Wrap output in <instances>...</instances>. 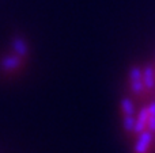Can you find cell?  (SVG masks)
<instances>
[{
  "label": "cell",
  "instance_id": "6da1fadb",
  "mask_svg": "<svg viewBox=\"0 0 155 153\" xmlns=\"http://www.w3.org/2000/svg\"><path fill=\"white\" fill-rule=\"evenodd\" d=\"M150 144H151V134L148 130L140 133L139 141L136 144V148H135V152L136 153H147L148 149H150Z\"/></svg>",
  "mask_w": 155,
  "mask_h": 153
}]
</instances>
